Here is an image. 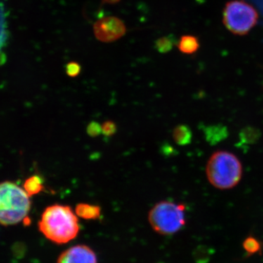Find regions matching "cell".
Wrapping results in <instances>:
<instances>
[{
  "mask_svg": "<svg viewBox=\"0 0 263 263\" xmlns=\"http://www.w3.org/2000/svg\"><path fill=\"white\" fill-rule=\"evenodd\" d=\"M38 228L47 239L57 245L69 243L79 235V219L72 209L67 205H50L45 209Z\"/></svg>",
  "mask_w": 263,
  "mask_h": 263,
  "instance_id": "6da1fadb",
  "label": "cell"
},
{
  "mask_svg": "<svg viewBox=\"0 0 263 263\" xmlns=\"http://www.w3.org/2000/svg\"><path fill=\"white\" fill-rule=\"evenodd\" d=\"M66 73L70 77H76L79 75L81 72V67L78 62H69L65 67Z\"/></svg>",
  "mask_w": 263,
  "mask_h": 263,
  "instance_id": "9a60e30c",
  "label": "cell"
},
{
  "mask_svg": "<svg viewBox=\"0 0 263 263\" xmlns=\"http://www.w3.org/2000/svg\"><path fill=\"white\" fill-rule=\"evenodd\" d=\"M205 173L214 187L230 190L239 183L243 167L236 156L226 151H218L208 161Z\"/></svg>",
  "mask_w": 263,
  "mask_h": 263,
  "instance_id": "7a4b0ae2",
  "label": "cell"
},
{
  "mask_svg": "<svg viewBox=\"0 0 263 263\" xmlns=\"http://www.w3.org/2000/svg\"><path fill=\"white\" fill-rule=\"evenodd\" d=\"M186 207L183 204L161 201L148 213V221L156 233L170 235L178 233L186 224Z\"/></svg>",
  "mask_w": 263,
  "mask_h": 263,
  "instance_id": "277c9868",
  "label": "cell"
},
{
  "mask_svg": "<svg viewBox=\"0 0 263 263\" xmlns=\"http://www.w3.org/2000/svg\"><path fill=\"white\" fill-rule=\"evenodd\" d=\"M258 13L243 0L228 2L223 12V23L233 34L245 35L257 23Z\"/></svg>",
  "mask_w": 263,
  "mask_h": 263,
  "instance_id": "5b68a950",
  "label": "cell"
},
{
  "mask_svg": "<svg viewBox=\"0 0 263 263\" xmlns=\"http://www.w3.org/2000/svg\"><path fill=\"white\" fill-rule=\"evenodd\" d=\"M104 4H116V3H119L121 0H102Z\"/></svg>",
  "mask_w": 263,
  "mask_h": 263,
  "instance_id": "ac0fdd59",
  "label": "cell"
},
{
  "mask_svg": "<svg viewBox=\"0 0 263 263\" xmlns=\"http://www.w3.org/2000/svg\"><path fill=\"white\" fill-rule=\"evenodd\" d=\"M43 181L42 178L39 176H32L26 180L24 183V190L29 197L37 195L43 191Z\"/></svg>",
  "mask_w": 263,
  "mask_h": 263,
  "instance_id": "7c38bea8",
  "label": "cell"
},
{
  "mask_svg": "<svg viewBox=\"0 0 263 263\" xmlns=\"http://www.w3.org/2000/svg\"><path fill=\"white\" fill-rule=\"evenodd\" d=\"M176 44V41L172 36L160 37L157 40L155 43V48L160 53H167L172 50L174 45Z\"/></svg>",
  "mask_w": 263,
  "mask_h": 263,
  "instance_id": "4fadbf2b",
  "label": "cell"
},
{
  "mask_svg": "<svg viewBox=\"0 0 263 263\" xmlns=\"http://www.w3.org/2000/svg\"><path fill=\"white\" fill-rule=\"evenodd\" d=\"M243 247L249 255L258 253L261 250V245L258 240L254 237H249L243 243Z\"/></svg>",
  "mask_w": 263,
  "mask_h": 263,
  "instance_id": "5bb4252c",
  "label": "cell"
},
{
  "mask_svg": "<svg viewBox=\"0 0 263 263\" xmlns=\"http://www.w3.org/2000/svg\"><path fill=\"white\" fill-rule=\"evenodd\" d=\"M174 141L179 146H186L191 143L193 133L190 128L186 125H179L175 128L173 133Z\"/></svg>",
  "mask_w": 263,
  "mask_h": 263,
  "instance_id": "8fae6325",
  "label": "cell"
},
{
  "mask_svg": "<svg viewBox=\"0 0 263 263\" xmlns=\"http://www.w3.org/2000/svg\"><path fill=\"white\" fill-rule=\"evenodd\" d=\"M57 263H98L96 254L86 245H76L62 252Z\"/></svg>",
  "mask_w": 263,
  "mask_h": 263,
  "instance_id": "52a82bcc",
  "label": "cell"
},
{
  "mask_svg": "<svg viewBox=\"0 0 263 263\" xmlns=\"http://www.w3.org/2000/svg\"><path fill=\"white\" fill-rule=\"evenodd\" d=\"M125 24L117 17L108 16L99 19L94 24V34L98 41L111 43L125 34Z\"/></svg>",
  "mask_w": 263,
  "mask_h": 263,
  "instance_id": "8992f818",
  "label": "cell"
},
{
  "mask_svg": "<svg viewBox=\"0 0 263 263\" xmlns=\"http://www.w3.org/2000/svg\"><path fill=\"white\" fill-rule=\"evenodd\" d=\"M87 133L89 136L97 137L102 133V126L99 123L92 122L87 127Z\"/></svg>",
  "mask_w": 263,
  "mask_h": 263,
  "instance_id": "e0dca14e",
  "label": "cell"
},
{
  "mask_svg": "<svg viewBox=\"0 0 263 263\" xmlns=\"http://www.w3.org/2000/svg\"><path fill=\"white\" fill-rule=\"evenodd\" d=\"M76 215L86 220H95L101 215V208L87 203H79L76 205Z\"/></svg>",
  "mask_w": 263,
  "mask_h": 263,
  "instance_id": "9c48e42d",
  "label": "cell"
},
{
  "mask_svg": "<svg viewBox=\"0 0 263 263\" xmlns=\"http://www.w3.org/2000/svg\"><path fill=\"white\" fill-rule=\"evenodd\" d=\"M179 51L186 54H193L200 48L198 38L193 35H183L178 43Z\"/></svg>",
  "mask_w": 263,
  "mask_h": 263,
  "instance_id": "30bf717a",
  "label": "cell"
},
{
  "mask_svg": "<svg viewBox=\"0 0 263 263\" xmlns=\"http://www.w3.org/2000/svg\"><path fill=\"white\" fill-rule=\"evenodd\" d=\"M8 22H7L6 10L4 5L0 1V65H3L6 57L3 48L6 46L8 41Z\"/></svg>",
  "mask_w": 263,
  "mask_h": 263,
  "instance_id": "ba28073f",
  "label": "cell"
},
{
  "mask_svg": "<svg viewBox=\"0 0 263 263\" xmlns=\"http://www.w3.org/2000/svg\"><path fill=\"white\" fill-rule=\"evenodd\" d=\"M31 209L29 196L15 183H0V224L13 226L23 221Z\"/></svg>",
  "mask_w": 263,
  "mask_h": 263,
  "instance_id": "3957f363",
  "label": "cell"
},
{
  "mask_svg": "<svg viewBox=\"0 0 263 263\" xmlns=\"http://www.w3.org/2000/svg\"><path fill=\"white\" fill-rule=\"evenodd\" d=\"M102 133L105 136H111L115 134L117 127L115 123L111 121H107L102 124Z\"/></svg>",
  "mask_w": 263,
  "mask_h": 263,
  "instance_id": "2e32d148",
  "label": "cell"
}]
</instances>
